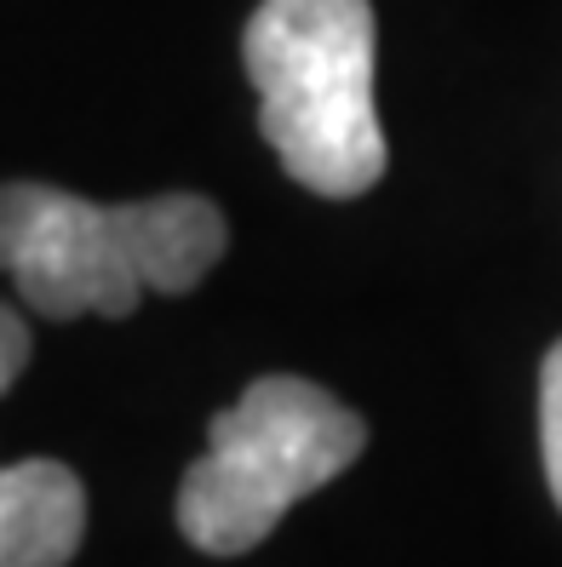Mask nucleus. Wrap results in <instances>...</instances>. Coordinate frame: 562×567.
<instances>
[{
    "label": "nucleus",
    "instance_id": "obj_1",
    "mask_svg": "<svg viewBox=\"0 0 562 567\" xmlns=\"http://www.w3.org/2000/svg\"><path fill=\"white\" fill-rule=\"evenodd\" d=\"M224 241V213L207 195L98 207L52 184H0V270L47 321H121L144 292H190Z\"/></svg>",
    "mask_w": 562,
    "mask_h": 567
},
{
    "label": "nucleus",
    "instance_id": "obj_2",
    "mask_svg": "<svg viewBox=\"0 0 562 567\" xmlns=\"http://www.w3.org/2000/svg\"><path fill=\"white\" fill-rule=\"evenodd\" d=\"M374 58L368 0H264L247 18L242 63L258 86V132L287 178L327 202L374 189L390 166Z\"/></svg>",
    "mask_w": 562,
    "mask_h": 567
},
{
    "label": "nucleus",
    "instance_id": "obj_3",
    "mask_svg": "<svg viewBox=\"0 0 562 567\" xmlns=\"http://www.w3.org/2000/svg\"><path fill=\"white\" fill-rule=\"evenodd\" d=\"M361 447L368 424L321 384L293 373L247 384L242 402L207 424V453L184 471V539L207 556H247L305 493L345 476Z\"/></svg>",
    "mask_w": 562,
    "mask_h": 567
},
{
    "label": "nucleus",
    "instance_id": "obj_4",
    "mask_svg": "<svg viewBox=\"0 0 562 567\" xmlns=\"http://www.w3.org/2000/svg\"><path fill=\"white\" fill-rule=\"evenodd\" d=\"M86 533V487L70 464H0V567H70Z\"/></svg>",
    "mask_w": 562,
    "mask_h": 567
},
{
    "label": "nucleus",
    "instance_id": "obj_5",
    "mask_svg": "<svg viewBox=\"0 0 562 567\" xmlns=\"http://www.w3.org/2000/svg\"><path fill=\"white\" fill-rule=\"evenodd\" d=\"M540 447H545V482L562 511V344H551L540 373Z\"/></svg>",
    "mask_w": 562,
    "mask_h": 567
},
{
    "label": "nucleus",
    "instance_id": "obj_6",
    "mask_svg": "<svg viewBox=\"0 0 562 567\" xmlns=\"http://www.w3.org/2000/svg\"><path fill=\"white\" fill-rule=\"evenodd\" d=\"M23 367H29V327L12 305H0V395L18 384Z\"/></svg>",
    "mask_w": 562,
    "mask_h": 567
}]
</instances>
